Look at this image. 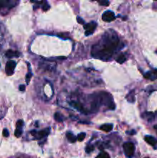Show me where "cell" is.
<instances>
[{
    "mask_svg": "<svg viewBox=\"0 0 157 158\" xmlns=\"http://www.w3.org/2000/svg\"><path fill=\"white\" fill-rule=\"evenodd\" d=\"M102 46L99 47L98 49H93L92 56L96 58L108 60L118 47L119 39L117 36H109L102 38Z\"/></svg>",
    "mask_w": 157,
    "mask_h": 158,
    "instance_id": "cell-1",
    "label": "cell"
},
{
    "mask_svg": "<svg viewBox=\"0 0 157 158\" xmlns=\"http://www.w3.org/2000/svg\"><path fill=\"white\" fill-rule=\"evenodd\" d=\"M95 99L99 102V104H103L105 106H108L109 109H115V104L112 101V96L109 93L106 92H100L98 94H95Z\"/></svg>",
    "mask_w": 157,
    "mask_h": 158,
    "instance_id": "cell-2",
    "label": "cell"
},
{
    "mask_svg": "<svg viewBox=\"0 0 157 158\" xmlns=\"http://www.w3.org/2000/svg\"><path fill=\"white\" fill-rule=\"evenodd\" d=\"M123 150L128 157L131 158L133 156L135 152V145L134 144L131 143V142H127L123 144Z\"/></svg>",
    "mask_w": 157,
    "mask_h": 158,
    "instance_id": "cell-3",
    "label": "cell"
},
{
    "mask_svg": "<svg viewBox=\"0 0 157 158\" xmlns=\"http://www.w3.org/2000/svg\"><path fill=\"white\" fill-rule=\"evenodd\" d=\"M16 66V63L13 60H10L7 62L6 66V73L8 76H11L13 74L15 68Z\"/></svg>",
    "mask_w": 157,
    "mask_h": 158,
    "instance_id": "cell-4",
    "label": "cell"
},
{
    "mask_svg": "<svg viewBox=\"0 0 157 158\" xmlns=\"http://www.w3.org/2000/svg\"><path fill=\"white\" fill-rule=\"evenodd\" d=\"M96 26H97V24L95 22H90V23L85 25L84 26V29H86V36L92 34L94 33L95 29H96Z\"/></svg>",
    "mask_w": 157,
    "mask_h": 158,
    "instance_id": "cell-5",
    "label": "cell"
},
{
    "mask_svg": "<svg viewBox=\"0 0 157 158\" xmlns=\"http://www.w3.org/2000/svg\"><path fill=\"white\" fill-rule=\"evenodd\" d=\"M49 132H50V129L49 128H46L45 130H43L39 131V133H37L36 130H33L31 134H33V136H35L36 139H41V138L44 137L48 136V134H49Z\"/></svg>",
    "mask_w": 157,
    "mask_h": 158,
    "instance_id": "cell-6",
    "label": "cell"
},
{
    "mask_svg": "<svg viewBox=\"0 0 157 158\" xmlns=\"http://www.w3.org/2000/svg\"><path fill=\"white\" fill-rule=\"evenodd\" d=\"M102 20L105 22H112L116 19L114 12L112 11H106L102 16Z\"/></svg>",
    "mask_w": 157,
    "mask_h": 158,
    "instance_id": "cell-7",
    "label": "cell"
},
{
    "mask_svg": "<svg viewBox=\"0 0 157 158\" xmlns=\"http://www.w3.org/2000/svg\"><path fill=\"white\" fill-rule=\"evenodd\" d=\"M70 105L72 107H74L75 109H76L77 110H79V111H80L81 113H83V114H85L86 112V109H84L83 106L80 103H79V102H75V101H72V102H70Z\"/></svg>",
    "mask_w": 157,
    "mask_h": 158,
    "instance_id": "cell-8",
    "label": "cell"
},
{
    "mask_svg": "<svg viewBox=\"0 0 157 158\" xmlns=\"http://www.w3.org/2000/svg\"><path fill=\"white\" fill-rule=\"evenodd\" d=\"M144 76L147 79H151V80H154V79H157V70L152 71V72H148L144 75Z\"/></svg>",
    "mask_w": 157,
    "mask_h": 158,
    "instance_id": "cell-9",
    "label": "cell"
},
{
    "mask_svg": "<svg viewBox=\"0 0 157 158\" xmlns=\"http://www.w3.org/2000/svg\"><path fill=\"white\" fill-rule=\"evenodd\" d=\"M145 140L149 144H150L151 146H156L157 144V140L155 137H153L152 136H146L145 137Z\"/></svg>",
    "mask_w": 157,
    "mask_h": 158,
    "instance_id": "cell-10",
    "label": "cell"
},
{
    "mask_svg": "<svg viewBox=\"0 0 157 158\" xmlns=\"http://www.w3.org/2000/svg\"><path fill=\"white\" fill-rule=\"evenodd\" d=\"M112 128H113V125H112V124H106L101 126V127H100V130L106 132H109L112 130Z\"/></svg>",
    "mask_w": 157,
    "mask_h": 158,
    "instance_id": "cell-11",
    "label": "cell"
},
{
    "mask_svg": "<svg viewBox=\"0 0 157 158\" xmlns=\"http://www.w3.org/2000/svg\"><path fill=\"white\" fill-rule=\"evenodd\" d=\"M19 53L16 52V51H13L12 49H9L6 53V56L9 58H11V57H14V56H19Z\"/></svg>",
    "mask_w": 157,
    "mask_h": 158,
    "instance_id": "cell-12",
    "label": "cell"
},
{
    "mask_svg": "<svg viewBox=\"0 0 157 158\" xmlns=\"http://www.w3.org/2000/svg\"><path fill=\"white\" fill-rule=\"evenodd\" d=\"M143 117L146 118L148 121H152L154 120V114L153 113H149V112H146L144 114H143Z\"/></svg>",
    "mask_w": 157,
    "mask_h": 158,
    "instance_id": "cell-13",
    "label": "cell"
},
{
    "mask_svg": "<svg viewBox=\"0 0 157 158\" xmlns=\"http://www.w3.org/2000/svg\"><path fill=\"white\" fill-rule=\"evenodd\" d=\"M66 137L69 140H70L71 143H75L76 140H77V138L76 137V136H74L73 134H72V133H70V132H68L67 134H66Z\"/></svg>",
    "mask_w": 157,
    "mask_h": 158,
    "instance_id": "cell-14",
    "label": "cell"
},
{
    "mask_svg": "<svg viewBox=\"0 0 157 158\" xmlns=\"http://www.w3.org/2000/svg\"><path fill=\"white\" fill-rule=\"evenodd\" d=\"M54 118L57 122H63L64 120L63 116L59 114V113H55V115H54Z\"/></svg>",
    "mask_w": 157,
    "mask_h": 158,
    "instance_id": "cell-15",
    "label": "cell"
},
{
    "mask_svg": "<svg viewBox=\"0 0 157 158\" xmlns=\"http://www.w3.org/2000/svg\"><path fill=\"white\" fill-rule=\"evenodd\" d=\"M127 100L130 103H133L135 101V97H134V92L131 91L130 93H129L128 95L126 97Z\"/></svg>",
    "mask_w": 157,
    "mask_h": 158,
    "instance_id": "cell-16",
    "label": "cell"
},
{
    "mask_svg": "<svg viewBox=\"0 0 157 158\" xmlns=\"http://www.w3.org/2000/svg\"><path fill=\"white\" fill-rule=\"evenodd\" d=\"M126 60V58L124 54H120L117 59V61L119 63H123Z\"/></svg>",
    "mask_w": 157,
    "mask_h": 158,
    "instance_id": "cell-17",
    "label": "cell"
},
{
    "mask_svg": "<svg viewBox=\"0 0 157 158\" xmlns=\"http://www.w3.org/2000/svg\"><path fill=\"white\" fill-rule=\"evenodd\" d=\"M96 158H110V157H109V155L108 154V153L102 151V152L100 153Z\"/></svg>",
    "mask_w": 157,
    "mask_h": 158,
    "instance_id": "cell-18",
    "label": "cell"
},
{
    "mask_svg": "<svg viewBox=\"0 0 157 158\" xmlns=\"http://www.w3.org/2000/svg\"><path fill=\"white\" fill-rule=\"evenodd\" d=\"M22 134H23L22 129H18V128H16V130L15 131V136L16 137H21Z\"/></svg>",
    "mask_w": 157,
    "mask_h": 158,
    "instance_id": "cell-19",
    "label": "cell"
},
{
    "mask_svg": "<svg viewBox=\"0 0 157 158\" xmlns=\"http://www.w3.org/2000/svg\"><path fill=\"white\" fill-rule=\"evenodd\" d=\"M85 137H86V134H85V133H81V134L78 135L77 140H79V141H82V140L85 139Z\"/></svg>",
    "mask_w": 157,
    "mask_h": 158,
    "instance_id": "cell-20",
    "label": "cell"
},
{
    "mask_svg": "<svg viewBox=\"0 0 157 158\" xmlns=\"http://www.w3.org/2000/svg\"><path fill=\"white\" fill-rule=\"evenodd\" d=\"M23 127V121L22 120H18L16 123V128L18 129H22Z\"/></svg>",
    "mask_w": 157,
    "mask_h": 158,
    "instance_id": "cell-21",
    "label": "cell"
},
{
    "mask_svg": "<svg viewBox=\"0 0 157 158\" xmlns=\"http://www.w3.org/2000/svg\"><path fill=\"white\" fill-rule=\"evenodd\" d=\"M93 150H94V146H92V145H89V146L86 147V153H90L92 152V151H93Z\"/></svg>",
    "mask_w": 157,
    "mask_h": 158,
    "instance_id": "cell-22",
    "label": "cell"
},
{
    "mask_svg": "<svg viewBox=\"0 0 157 158\" xmlns=\"http://www.w3.org/2000/svg\"><path fill=\"white\" fill-rule=\"evenodd\" d=\"M32 76H33V74H32V73H28L26 75V83L27 84H29V81H30L31 78H32Z\"/></svg>",
    "mask_w": 157,
    "mask_h": 158,
    "instance_id": "cell-23",
    "label": "cell"
},
{
    "mask_svg": "<svg viewBox=\"0 0 157 158\" xmlns=\"http://www.w3.org/2000/svg\"><path fill=\"white\" fill-rule=\"evenodd\" d=\"M99 5H101V6H107L109 4V1H99Z\"/></svg>",
    "mask_w": 157,
    "mask_h": 158,
    "instance_id": "cell-24",
    "label": "cell"
},
{
    "mask_svg": "<svg viewBox=\"0 0 157 158\" xmlns=\"http://www.w3.org/2000/svg\"><path fill=\"white\" fill-rule=\"evenodd\" d=\"M2 134H3V136H4L5 137H8L9 136V133L7 129H4V130H3V131H2Z\"/></svg>",
    "mask_w": 157,
    "mask_h": 158,
    "instance_id": "cell-25",
    "label": "cell"
},
{
    "mask_svg": "<svg viewBox=\"0 0 157 158\" xmlns=\"http://www.w3.org/2000/svg\"><path fill=\"white\" fill-rule=\"evenodd\" d=\"M49 9V5L47 3V2H45V4H44V6H43V9L44 11H47L48 9Z\"/></svg>",
    "mask_w": 157,
    "mask_h": 158,
    "instance_id": "cell-26",
    "label": "cell"
},
{
    "mask_svg": "<svg viewBox=\"0 0 157 158\" xmlns=\"http://www.w3.org/2000/svg\"><path fill=\"white\" fill-rule=\"evenodd\" d=\"M25 89H26V87H25L24 85L19 86V90H20V91H25Z\"/></svg>",
    "mask_w": 157,
    "mask_h": 158,
    "instance_id": "cell-27",
    "label": "cell"
},
{
    "mask_svg": "<svg viewBox=\"0 0 157 158\" xmlns=\"http://www.w3.org/2000/svg\"><path fill=\"white\" fill-rule=\"evenodd\" d=\"M77 22H80V23H81V24H84V21L82 19V18H80V17H77Z\"/></svg>",
    "mask_w": 157,
    "mask_h": 158,
    "instance_id": "cell-28",
    "label": "cell"
},
{
    "mask_svg": "<svg viewBox=\"0 0 157 158\" xmlns=\"http://www.w3.org/2000/svg\"><path fill=\"white\" fill-rule=\"evenodd\" d=\"M5 4V2H2V1H0V9L2 8V6H4Z\"/></svg>",
    "mask_w": 157,
    "mask_h": 158,
    "instance_id": "cell-29",
    "label": "cell"
},
{
    "mask_svg": "<svg viewBox=\"0 0 157 158\" xmlns=\"http://www.w3.org/2000/svg\"><path fill=\"white\" fill-rule=\"evenodd\" d=\"M127 134H136V131H135V130H132L131 132H127Z\"/></svg>",
    "mask_w": 157,
    "mask_h": 158,
    "instance_id": "cell-30",
    "label": "cell"
},
{
    "mask_svg": "<svg viewBox=\"0 0 157 158\" xmlns=\"http://www.w3.org/2000/svg\"><path fill=\"white\" fill-rule=\"evenodd\" d=\"M154 128H155L156 130H157V125H156V126H154Z\"/></svg>",
    "mask_w": 157,
    "mask_h": 158,
    "instance_id": "cell-31",
    "label": "cell"
},
{
    "mask_svg": "<svg viewBox=\"0 0 157 158\" xmlns=\"http://www.w3.org/2000/svg\"><path fill=\"white\" fill-rule=\"evenodd\" d=\"M146 158H149V157H146Z\"/></svg>",
    "mask_w": 157,
    "mask_h": 158,
    "instance_id": "cell-32",
    "label": "cell"
},
{
    "mask_svg": "<svg viewBox=\"0 0 157 158\" xmlns=\"http://www.w3.org/2000/svg\"><path fill=\"white\" fill-rule=\"evenodd\" d=\"M156 53H157V51H156Z\"/></svg>",
    "mask_w": 157,
    "mask_h": 158,
    "instance_id": "cell-33",
    "label": "cell"
}]
</instances>
